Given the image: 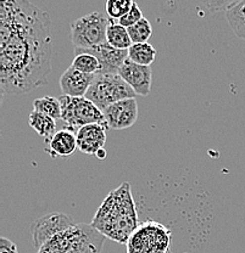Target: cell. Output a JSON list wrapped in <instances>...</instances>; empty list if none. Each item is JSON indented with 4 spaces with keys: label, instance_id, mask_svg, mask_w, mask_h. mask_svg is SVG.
Masks as SVG:
<instances>
[{
    "label": "cell",
    "instance_id": "4fadbf2b",
    "mask_svg": "<svg viewBox=\"0 0 245 253\" xmlns=\"http://www.w3.org/2000/svg\"><path fill=\"white\" fill-rule=\"evenodd\" d=\"M93 79L94 75L82 73L70 66L60 77V88L62 90V95L71 97L86 96L93 83Z\"/></svg>",
    "mask_w": 245,
    "mask_h": 253
},
{
    "label": "cell",
    "instance_id": "ac0fdd59",
    "mask_svg": "<svg viewBox=\"0 0 245 253\" xmlns=\"http://www.w3.org/2000/svg\"><path fill=\"white\" fill-rule=\"evenodd\" d=\"M226 17L238 38L245 41V0H242L226 12Z\"/></svg>",
    "mask_w": 245,
    "mask_h": 253
},
{
    "label": "cell",
    "instance_id": "9a60e30c",
    "mask_svg": "<svg viewBox=\"0 0 245 253\" xmlns=\"http://www.w3.org/2000/svg\"><path fill=\"white\" fill-rule=\"evenodd\" d=\"M28 125L39 136H43L47 140L56 133V120L44 115V113L38 112V111L33 110L30 113Z\"/></svg>",
    "mask_w": 245,
    "mask_h": 253
},
{
    "label": "cell",
    "instance_id": "30bf717a",
    "mask_svg": "<svg viewBox=\"0 0 245 253\" xmlns=\"http://www.w3.org/2000/svg\"><path fill=\"white\" fill-rule=\"evenodd\" d=\"M109 128L123 130L131 128L138 118V105L136 99H125L115 102L104 111Z\"/></svg>",
    "mask_w": 245,
    "mask_h": 253
},
{
    "label": "cell",
    "instance_id": "484cf974",
    "mask_svg": "<svg viewBox=\"0 0 245 253\" xmlns=\"http://www.w3.org/2000/svg\"><path fill=\"white\" fill-rule=\"evenodd\" d=\"M106 156H107V152H106V150H105V149H101L98 152V154L96 155V157L100 158V160H105V158H106Z\"/></svg>",
    "mask_w": 245,
    "mask_h": 253
},
{
    "label": "cell",
    "instance_id": "ba28073f",
    "mask_svg": "<svg viewBox=\"0 0 245 253\" xmlns=\"http://www.w3.org/2000/svg\"><path fill=\"white\" fill-rule=\"evenodd\" d=\"M75 224L72 218L68 217L65 213L54 212L43 215L34 221L32 228H31L33 245L37 247V250L41 249L50 239L72 228Z\"/></svg>",
    "mask_w": 245,
    "mask_h": 253
},
{
    "label": "cell",
    "instance_id": "d6986e66",
    "mask_svg": "<svg viewBox=\"0 0 245 253\" xmlns=\"http://www.w3.org/2000/svg\"><path fill=\"white\" fill-rule=\"evenodd\" d=\"M71 66L87 75H97L101 72V63L94 55L88 54V52H76Z\"/></svg>",
    "mask_w": 245,
    "mask_h": 253
},
{
    "label": "cell",
    "instance_id": "ffe728a7",
    "mask_svg": "<svg viewBox=\"0 0 245 253\" xmlns=\"http://www.w3.org/2000/svg\"><path fill=\"white\" fill-rule=\"evenodd\" d=\"M33 110L50 116L54 120H61V102L52 96H43L33 101Z\"/></svg>",
    "mask_w": 245,
    "mask_h": 253
},
{
    "label": "cell",
    "instance_id": "cb8c5ba5",
    "mask_svg": "<svg viewBox=\"0 0 245 253\" xmlns=\"http://www.w3.org/2000/svg\"><path fill=\"white\" fill-rule=\"evenodd\" d=\"M142 18H143L142 10L139 9L138 4H137V2H134V5L132 6V9L130 10V11H128L125 16H123L122 18H120L117 22L120 23L121 26H123V27L128 28V27H131V26L136 25L137 22H139Z\"/></svg>",
    "mask_w": 245,
    "mask_h": 253
},
{
    "label": "cell",
    "instance_id": "3957f363",
    "mask_svg": "<svg viewBox=\"0 0 245 253\" xmlns=\"http://www.w3.org/2000/svg\"><path fill=\"white\" fill-rule=\"evenodd\" d=\"M106 240L91 224H75L37 250V253H101Z\"/></svg>",
    "mask_w": 245,
    "mask_h": 253
},
{
    "label": "cell",
    "instance_id": "d4e9b609",
    "mask_svg": "<svg viewBox=\"0 0 245 253\" xmlns=\"http://www.w3.org/2000/svg\"><path fill=\"white\" fill-rule=\"evenodd\" d=\"M0 253H18L16 244L7 237H0Z\"/></svg>",
    "mask_w": 245,
    "mask_h": 253
},
{
    "label": "cell",
    "instance_id": "277c9868",
    "mask_svg": "<svg viewBox=\"0 0 245 253\" xmlns=\"http://www.w3.org/2000/svg\"><path fill=\"white\" fill-rule=\"evenodd\" d=\"M133 89L118 73L99 72L94 75L93 83L86 97L104 112L115 102L125 99H136Z\"/></svg>",
    "mask_w": 245,
    "mask_h": 253
},
{
    "label": "cell",
    "instance_id": "44dd1931",
    "mask_svg": "<svg viewBox=\"0 0 245 253\" xmlns=\"http://www.w3.org/2000/svg\"><path fill=\"white\" fill-rule=\"evenodd\" d=\"M130 37L133 42V44H139V43H147V41L150 39L152 34V26L149 22V20H147L146 17L142 18L139 22H137L136 25L131 26L127 28Z\"/></svg>",
    "mask_w": 245,
    "mask_h": 253
},
{
    "label": "cell",
    "instance_id": "8fae6325",
    "mask_svg": "<svg viewBox=\"0 0 245 253\" xmlns=\"http://www.w3.org/2000/svg\"><path fill=\"white\" fill-rule=\"evenodd\" d=\"M107 125L92 123L87 125L76 131L77 135V147L81 152L86 155H94L101 149H105L107 139Z\"/></svg>",
    "mask_w": 245,
    "mask_h": 253
},
{
    "label": "cell",
    "instance_id": "2e32d148",
    "mask_svg": "<svg viewBox=\"0 0 245 253\" xmlns=\"http://www.w3.org/2000/svg\"><path fill=\"white\" fill-rule=\"evenodd\" d=\"M106 42L107 44L118 50H128L133 45L127 28L112 20H110L109 27H107Z\"/></svg>",
    "mask_w": 245,
    "mask_h": 253
},
{
    "label": "cell",
    "instance_id": "5bb4252c",
    "mask_svg": "<svg viewBox=\"0 0 245 253\" xmlns=\"http://www.w3.org/2000/svg\"><path fill=\"white\" fill-rule=\"evenodd\" d=\"M49 149L47 151L51 157H70L77 147V135L71 128H65L56 131L51 138L47 140Z\"/></svg>",
    "mask_w": 245,
    "mask_h": 253
},
{
    "label": "cell",
    "instance_id": "8992f818",
    "mask_svg": "<svg viewBox=\"0 0 245 253\" xmlns=\"http://www.w3.org/2000/svg\"><path fill=\"white\" fill-rule=\"evenodd\" d=\"M170 229L157 221L139 224L127 241V253H167L171 244Z\"/></svg>",
    "mask_w": 245,
    "mask_h": 253
},
{
    "label": "cell",
    "instance_id": "e0dca14e",
    "mask_svg": "<svg viewBox=\"0 0 245 253\" xmlns=\"http://www.w3.org/2000/svg\"><path fill=\"white\" fill-rule=\"evenodd\" d=\"M156 49L149 43L133 44L128 49V59L138 65L151 66V63L156 59Z\"/></svg>",
    "mask_w": 245,
    "mask_h": 253
},
{
    "label": "cell",
    "instance_id": "6da1fadb",
    "mask_svg": "<svg viewBox=\"0 0 245 253\" xmlns=\"http://www.w3.org/2000/svg\"><path fill=\"white\" fill-rule=\"evenodd\" d=\"M49 15L30 0H0V88L23 95L46 85L51 71Z\"/></svg>",
    "mask_w": 245,
    "mask_h": 253
},
{
    "label": "cell",
    "instance_id": "7402d4cb",
    "mask_svg": "<svg viewBox=\"0 0 245 253\" xmlns=\"http://www.w3.org/2000/svg\"><path fill=\"white\" fill-rule=\"evenodd\" d=\"M133 5V0H106L105 11L110 20L118 21L130 11Z\"/></svg>",
    "mask_w": 245,
    "mask_h": 253
},
{
    "label": "cell",
    "instance_id": "5b68a950",
    "mask_svg": "<svg viewBox=\"0 0 245 253\" xmlns=\"http://www.w3.org/2000/svg\"><path fill=\"white\" fill-rule=\"evenodd\" d=\"M110 18L98 11L82 16L71 23V41L75 49L87 50L107 43L106 32Z\"/></svg>",
    "mask_w": 245,
    "mask_h": 253
},
{
    "label": "cell",
    "instance_id": "7c38bea8",
    "mask_svg": "<svg viewBox=\"0 0 245 253\" xmlns=\"http://www.w3.org/2000/svg\"><path fill=\"white\" fill-rule=\"evenodd\" d=\"M76 52H88V54L94 55L101 63V72L104 73H118L121 66L128 59V50L115 49L107 43L93 47V49H75V54Z\"/></svg>",
    "mask_w": 245,
    "mask_h": 253
},
{
    "label": "cell",
    "instance_id": "603a6c76",
    "mask_svg": "<svg viewBox=\"0 0 245 253\" xmlns=\"http://www.w3.org/2000/svg\"><path fill=\"white\" fill-rule=\"evenodd\" d=\"M207 11L210 12H227L229 9L238 4L242 0H200Z\"/></svg>",
    "mask_w": 245,
    "mask_h": 253
},
{
    "label": "cell",
    "instance_id": "52a82bcc",
    "mask_svg": "<svg viewBox=\"0 0 245 253\" xmlns=\"http://www.w3.org/2000/svg\"><path fill=\"white\" fill-rule=\"evenodd\" d=\"M59 99L61 102V120L68 128L77 131L82 126L92 123L107 125L104 112L86 96L71 97L62 95Z\"/></svg>",
    "mask_w": 245,
    "mask_h": 253
},
{
    "label": "cell",
    "instance_id": "7a4b0ae2",
    "mask_svg": "<svg viewBox=\"0 0 245 253\" xmlns=\"http://www.w3.org/2000/svg\"><path fill=\"white\" fill-rule=\"evenodd\" d=\"M139 224L137 206L127 181L107 194L91 221L94 229L117 244H127Z\"/></svg>",
    "mask_w": 245,
    "mask_h": 253
},
{
    "label": "cell",
    "instance_id": "9c48e42d",
    "mask_svg": "<svg viewBox=\"0 0 245 253\" xmlns=\"http://www.w3.org/2000/svg\"><path fill=\"white\" fill-rule=\"evenodd\" d=\"M118 75L138 96L146 97L151 93L152 71L150 66L138 65L127 59L118 70Z\"/></svg>",
    "mask_w": 245,
    "mask_h": 253
}]
</instances>
